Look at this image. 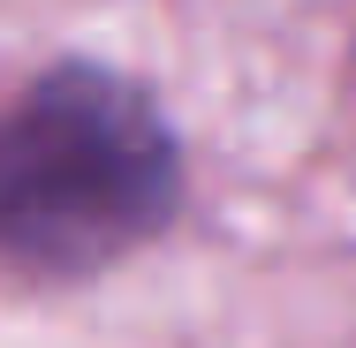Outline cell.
Wrapping results in <instances>:
<instances>
[{"mask_svg": "<svg viewBox=\"0 0 356 348\" xmlns=\"http://www.w3.org/2000/svg\"><path fill=\"white\" fill-rule=\"evenodd\" d=\"M182 205V144L129 76L61 61L0 99V280H91Z\"/></svg>", "mask_w": 356, "mask_h": 348, "instance_id": "6da1fadb", "label": "cell"}]
</instances>
